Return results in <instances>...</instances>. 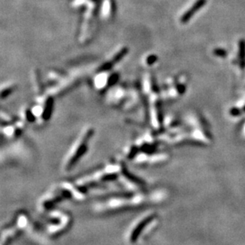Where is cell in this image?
Segmentation results:
<instances>
[{
	"mask_svg": "<svg viewBox=\"0 0 245 245\" xmlns=\"http://www.w3.org/2000/svg\"><path fill=\"white\" fill-rule=\"evenodd\" d=\"M156 213L147 211L137 217L130 224L126 230V238L132 244L137 243L144 236H146L155 229L157 224Z\"/></svg>",
	"mask_w": 245,
	"mask_h": 245,
	"instance_id": "3957f363",
	"label": "cell"
},
{
	"mask_svg": "<svg viewBox=\"0 0 245 245\" xmlns=\"http://www.w3.org/2000/svg\"><path fill=\"white\" fill-rule=\"evenodd\" d=\"M231 114L233 115H238L240 114V110L236 108H233L231 110Z\"/></svg>",
	"mask_w": 245,
	"mask_h": 245,
	"instance_id": "5bb4252c",
	"label": "cell"
},
{
	"mask_svg": "<svg viewBox=\"0 0 245 245\" xmlns=\"http://www.w3.org/2000/svg\"><path fill=\"white\" fill-rule=\"evenodd\" d=\"M177 90H178V91H179L180 94H183V93L185 92L186 86L183 84H179L178 85V86H177Z\"/></svg>",
	"mask_w": 245,
	"mask_h": 245,
	"instance_id": "4fadbf2b",
	"label": "cell"
},
{
	"mask_svg": "<svg viewBox=\"0 0 245 245\" xmlns=\"http://www.w3.org/2000/svg\"><path fill=\"white\" fill-rule=\"evenodd\" d=\"M207 0H197L196 2L193 4V6H191V8L188 9L187 10V12L185 14H183L181 17V22L182 23H186L189 20H191V18L201 8H202L203 6H205Z\"/></svg>",
	"mask_w": 245,
	"mask_h": 245,
	"instance_id": "8992f818",
	"label": "cell"
},
{
	"mask_svg": "<svg viewBox=\"0 0 245 245\" xmlns=\"http://www.w3.org/2000/svg\"><path fill=\"white\" fill-rule=\"evenodd\" d=\"M159 194L157 192L136 191L126 194H117L96 202L93 206L95 212L107 213L117 211L129 210L153 204L159 201Z\"/></svg>",
	"mask_w": 245,
	"mask_h": 245,
	"instance_id": "6da1fadb",
	"label": "cell"
},
{
	"mask_svg": "<svg viewBox=\"0 0 245 245\" xmlns=\"http://www.w3.org/2000/svg\"><path fill=\"white\" fill-rule=\"evenodd\" d=\"M52 108H53V101L52 99H48L44 105V108L43 110L42 113V119L44 121H46L48 119L50 118L51 115H52Z\"/></svg>",
	"mask_w": 245,
	"mask_h": 245,
	"instance_id": "9c48e42d",
	"label": "cell"
},
{
	"mask_svg": "<svg viewBox=\"0 0 245 245\" xmlns=\"http://www.w3.org/2000/svg\"><path fill=\"white\" fill-rule=\"evenodd\" d=\"M213 52V54L215 55L216 56H217V57H221V58H225V57L227 56L228 54L227 51L225 50V48H214Z\"/></svg>",
	"mask_w": 245,
	"mask_h": 245,
	"instance_id": "30bf717a",
	"label": "cell"
},
{
	"mask_svg": "<svg viewBox=\"0 0 245 245\" xmlns=\"http://www.w3.org/2000/svg\"><path fill=\"white\" fill-rule=\"evenodd\" d=\"M238 60L241 69L245 68V40L241 39L239 40V52Z\"/></svg>",
	"mask_w": 245,
	"mask_h": 245,
	"instance_id": "ba28073f",
	"label": "cell"
},
{
	"mask_svg": "<svg viewBox=\"0 0 245 245\" xmlns=\"http://www.w3.org/2000/svg\"><path fill=\"white\" fill-rule=\"evenodd\" d=\"M156 60H157V56H155V55H152V56H150L148 57V59H147V63H148L149 65H152V64H154Z\"/></svg>",
	"mask_w": 245,
	"mask_h": 245,
	"instance_id": "8fae6325",
	"label": "cell"
},
{
	"mask_svg": "<svg viewBox=\"0 0 245 245\" xmlns=\"http://www.w3.org/2000/svg\"><path fill=\"white\" fill-rule=\"evenodd\" d=\"M71 223V218L68 213L60 211H52L45 221V229L52 236H58L65 231Z\"/></svg>",
	"mask_w": 245,
	"mask_h": 245,
	"instance_id": "277c9868",
	"label": "cell"
},
{
	"mask_svg": "<svg viewBox=\"0 0 245 245\" xmlns=\"http://www.w3.org/2000/svg\"><path fill=\"white\" fill-rule=\"evenodd\" d=\"M117 79H118V75L117 74H114L113 75H111V77L110 78V85L115 83L117 82Z\"/></svg>",
	"mask_w": 245,
	"mask_h": 245,
	"instance_id": "7c38bea8",
	"label": "cell"
},
{
	"mask_svg": "<svg viewBox=\"0 0 245 245\" xmlns=\"http://www.w3.org/2000/svg\"><path fill=\"white\" fill-rule=\"evenodd\" d=\"M244 110H245V107H244Z\"/></svg>",
	"mask_w": 245,
	"mask_h": 245,
	"instance_id": "9a60e30c",
	"label": "cell"
},
{
	"mask_svg": "<svg viewBox=\"0 0 245 245\" xmlns=\"http://www.w3.org/2000/svg\"><path fill=\"white\" fill-rule=\"evenodd\" d=\"M94 133L95 131L91 127H87L81 132L65 155L62 163L63 171L67 172L72 171L79 161L84 156L88 151L90 142Z\"/></svg>",
	"mask_w": 245,
	"mask_h": 245,
	"instance_id": "7a4b0ae2",
	"label": "cell"
},
{
	"mask_svg": "<svg viewBox=\"0 0 245 245\" xmlns=\"http://www.w3.org/2000/svg\"><path fill=\"white\" fill-rule=\"evenodd\" d=\"M2 133L8 139H14L20 137L22 133V124L17 123L14 125H6L4 128H2Z\"/></svg>",
	"mask_w": 245,
	"mask_h": 245,
	"instance_id": "5b68a950",
	"label": "cell"
},
{
	"mask_svg": "<svg viewBox=\"0 0 245 245\" xmlns=\"http://www.w3.org/2000/svg\"><path fill=\"white\" fill-rule=\"evenodd\" d=\"M127 52H128V48H122V49L119 51V52H117V54L115 55V56H114V57H113V58L110 60V61H108V62H107L106 64H104L103 66H101V68L99 70L106 71V70H108V69H110L111 67L114 66L116 63L118 62L119 60H121V59L124 57V56L126 54Z\"/></svg>",
	"mask_w": 245,
	"mask_h": 245,
	"instance_id": "52a82bcc",
	"label": "cell"
}]
</instances>
